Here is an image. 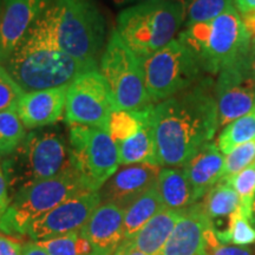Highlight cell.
<instances>
[{
	"instance_id": "cell-30",
	"label": "cell",
	"mask_w": 255,
	"mask_h": 255,
	"mask_svg": "<svg viewBox=\"0 0 255 255\" xmlns=\"http://www.w3.org/2000/svg\"><path fill=\"white\" fill-rule=\"evenodd\" d=\"M227 180L240 197V213L251 220V208L255 196V162Z\"/></svg>"
},
{
	"instance_id": "cell-27",
	"label": "cell",
	"mask_w": 255,
	"mask_h": 255,
	"mask_svg": "<svg viewBox=\"0 0 255 255\" xmlns=\"http://www.w3.org/2000/svg\"><path fill=\"white\" fill-rule=\"evenodd\" d=\"M26 128L19 119L17 111L0 113V157H7L26 137Z\"/></svg>"
},
{
	"instance_id": "cell-12",
	"label": "cell",
	"mask_w": 255,
	"mask_h": 255,
	"mask_svg": "<svg viewBox=\"0 0 255 255\" xmlns=\"http://www.w3.org/2000/svg\"><path fill=\"white\" fill-rule=\"evenodd\" d=\"M248 52L250 49L216 76L214 96L220 128L255 110V77L248 65Z\"/></svg>"
},
{
	"instance_id": "cell-44",
	"label": "cell",
	"mask_w": 255,
	"mask_h": 255,
	"mask_svg": "<svg viewBox=\"0 0 255 255\" xmlns=\"http://www.w3.org/2000/svg\"><path fill=\"white\" fill-rule=\"evenodd\" d=\"M0 8H1V0H0Z\"/></svg>"
},
{
	"instance_id": "cell-7",
	"label": "cell",
	"mask_w": 255,
	"mask_h": 255,
	"mask_svg": "<svg viewBox=\"0 0 255 255\" xmlns=\"http://www.w3.org/2000/svg\"><path fill=\"white\" fill-rule=\"evenodd\" d=\"M85 191L89 190L73 167L49 180L31 184L12 196L0 220V231L9 235L26 234L34 220Z\"/></svg>"
},
{
	"instance_id": "cell-26",
	"label": "cell",
	"mask_w": 255,
	"mask_h": 255,
	"mask_svg": "<svg viewBox=\"0 0 255 255\" xmlns=\"http://www.w3.org/2000/svg\"><path fill=\"white\" fill-rule=\"evenodd\" d=\"M152 107L154 104L149 105L145 109L137 111L115 110L111 114L109 127H108V131L114 141L119 144L138 132L143 124L150 119Z\"/></svg>"
},
{
	"instance_id": "cell-10",
	"label": "cell",
	"mask_w": 255,
	"mask_h": 255,
	"mask_svg": "<svg viewBox=\"0 0 255 255\" xmlns=\"http://www.w3.org/2000/svg\"><path fill=\"white\" fill-rule=\"evenodd\" d=\"M69 146L72 167L89 191L100 190L119 170V145L103 128L70 127Z\"/></svg>"
},
{
	"instance_id": "cell-39",
	"label": "cell",
	"mask_w": 255,
	"mask_h": 255,
	"mask_svg": "<svg viewBox=\"0 0 255 255\" xmlns=\"http://www.w3.org/2000/svg\"><path fill=\"white\" fill-rule=\"evenodd\" d=\"M115 255H146L143 253V252L138 251L137 248H135L131 245V242L129 240H124L121 246L119 247V250L116 251Z\"/></svg>"
},
{
	"instance_id": "cell-37",
	"label": "cell",
	"mask_w": 255,
	"mask_h": 255,
	"mask_svg": "<svg viewBox=\"0 0 255 255\" xmlns=\"http://www.w3.org/2000/svg\"><path fill=\"white\" fill-rule=\"evenodd\" d=\"M241 18L247 30L248 36H250L251 43H255V11L246 14H241Z\"/></svg>"
},
{
	"instance_id": "cell-41",
	"label": "cell",
	"mask_w": 255,
	"mask_h": 255,
	"mask_svg": "<svg viewBox=\"0 0 255 255\" xmlns=\"http://www.w3.org/2000/svg\"><path fill=\"white\" fill-rule=\"evenodd\" d=\"M248 65L252 75L255 77V43H251L250 52H248Z\"/></svg>"
},
{
	"instance_id": "cell-24",
	"label": "cell",
	"mask_w": 255,
	"mask_h": 255,
	"mask_svg": "<svg viewBox=\"0 0 255 255\" xmlns=\"http://www.w3.org/2000/svg\"><path fill=\"white\" fill-rule=\"evenodd\" d=\"M150 120L151 116L143 124L138 132L117 144L119 145L121 165L141 163L158 165Z\"/></svg>"
},
{
	"instance_id": "cell-17",
	"label": "cell",
	"mask_w": 255,
	"mask_h": 255,
	"mask_svg": "<svg viewBox=\"0 0 255 255\" xmlns=\"http://www.w3.org/2000/svg\"><path fill=\"white\" fill-rule=\"evenodd\" d=\"M68 87L25 92L15 109L24 127L34 130L59 122L65 110Z\"/></svg>"
},
{
	"instance_id": "cell-43",
	"label": "cell",
	"mask_w": 255,
	"mask_h": 255,
	"mask_svg": "<svg viewBox=\"0 0 255 255\" xmlns=\"http://www.w3.org/2000/svg\"><path fill=\"white\" fill-rule=\"evenodd\" d=\"M251 222H252V225L255 227V196H254L253 203H252V208H251Z\"/></svg>"
},
{
	"instance_id": "cell-20",
	"label": "cell",
	"mask_w": 255,
	"mask_h": 255,
	"mask_svg": "<svg viewBox=\"0 0 255 255\" xmlns=\"http://www.w3.org/2000/svg\"><path fill=\"white\" fill-rule=\"evenodd\" d=\"M225 155L220 151L216 142L206 143L191 157L182 169L193 189L195 202L203 199L207 193L222 178Z\"/></svg>"
},
{
	"instance_id": "cell-9",
	"label": "cell",
	"mask_w": 255,
	"mask_h": 255,
	"mask_svg": "<svg viewBox=\"0 0 255 255\" xmlns=\"http://www.w3.org/2000/svg\"><path fill=\"white\" fill-rule=\"evenodd\" d=\"M100 71L119 110H143L152 104L145 89L143 59L126 45L116 30L102 53Z\"/></svg>"
},
{
	"instance_id": "cell-4",
	"label": "cell",
	"mask_w": 255,
	"mask_h": 255,
	"mask_svg": "<svg viewBox=\"0 0 255 255\" xmlns=\"http://www.w3.org/2000/svg\"><path fill=\"white\" fill-rule=\"evenodd\" d=\"M184 0H154L120 12L116 31L137 57L144 59L164 47L186 23Z\"/></svg>"
},
{
	"instance_id": "cell-8",
	"label": "cell",
	"mask_w": 255,
	"mask_h": 255,
	"mask_svg": "<svg viewBox=\"0 0 255 255\" xmlns=\"http://www.w3.org/2000/svg\"><path fill=\"white\" fill-rule=\"evenodd\" d=\"M143 71L152 104L168 100L205 78L199 60L177 38L143 59Z\"/></svg>"
},
{
	"instance_id": "cell-19",
	"label": "cell",
	"mask_w": 255,
	"mask_h": 255,
	"mask_svg": "<svg viewBox=\"0 0 255 255\" xmlns=\"http://www.w3.org/2000/svg\"><path fill=\"white\" fill-rule=\"evenodd\" d=\"M201 203L216 238L222 244H229L233 221L240 209V197L237 191L227 180H220Z\"/></svg>"
},
{
	"instance_id": "cell-36",
	"label": "cell",
	"mask_w": 255,
	"mask_h": 255,
	"mask_svg": "<svg viewBox=\"0 0 255 255\" xmlns=\"http://www.w3.org/2000/svg\"><path fill=\"white\" fill-rule=\"evenodd\" d=\"M9 203H11V195H9L8 184L6 181L4 170H2L1 162H0V220L7 210Z\"/></svg>"
},
{
	"instance_id": "cell-5",
	"label": "cell",
	"mask_w": 255,
	"mask_h": 255,
	"mask_svg": "<svg viewBox=\"0 0 255 255\" xmlns=\"http://www.w3.org/2000/svg\"><path fill=\"white\" fill-rule=\"evenodd\" d=\"M177 39L194 53L203 72L210 76H218L251 46L241 14L235 7L206 23L184 27Z\"/></svg>"
},
{
	"instance_id": "cell-11",
	"label": "cell",
	"mask_w": 255,
	"mask_h": 255,
	"mask_svg": "<svg viewBox=\"0 0 255 255\" xmlns=\"http://www.w3.org/2000/svg\"><path fill=\"white\" fill-rule=\"evenodd\" d=\"M113 94L98 69L81 73L66 91L64 121L70 127L89 126L108 130L116 110Z\"/></svg>"
},
{
	"instance_id": "cell-23",
	"label": "cell",
	"mask_w": 255,
	"mask_h": 255,
	"mask_svg": "<svg viewBox=\"0 0 255 255\" xmlns=\"http://www.w3.org/2000/svg\"><path fill=\"white\" fill-rule=\"evenodd\" d=\"M164 209L157 186L151 187L124 209V240L135 237L141 229Z\"/></svg>"
},
{
	"instance_id": "cell-2",
	"label": "cell",
	"mask_w": 255,
	"mask_h": 255,
	"mask_svg": "<svg viewBox=\"0 0 255 255\" xmlns=\"http://www.w3.org/2000/svg\"><path fill=\"white\" fill-rule=\"evenodd\" d=\"M2 65L24 92L65 87L88 71L59 46L53 2Z\"/></svg>"
},
{
	"instance_id": "cell-34",
	"label": "cell",
	"mask_w": 255,
	"mask_h": 255,
	"mask_svg": "<svg viewBox=\"0 0 255 255\" xmlns=\"http://www.w3.org/2000/svg\"><path fill=\"white\" fill-rule=\"evenodd\" d=\"M202 255H254L251 250L246 247L235 246V245L222 244L216 238L212 227L208 228L206 233L205 247H203Z\"/></svg>"
},
{
	"instance_id": "cell-42",
	"label": "cell",
	"mask_w": 255,
	"mask_h": 255,
	"mask_svg": "<svg viewBox=\"0 0 255 255\" xmlns=\"http://www.w3.org/2000/svg\"><path fill=\"white\" fill-rule=\"evenodd\" d=\"M111 1L117 6H126V5L139 4V2H145V1H154V0H111Z\"/></svg>"
},
{
	"instance_id": "cell-6",
	"label": "cell",
	"mask_w": 255,
	"mask_h": 255,
	"mask_svg": "<svg viewBox=\"0 0 255 255\" xmlns=\"http://www.w3.org/2000/svg\"><path fill=\"white\" fill-rule=\"evenodd\" d=\"M59 46L87 70L98 69L105 21L95 0H55Z\"/></svg>"
},
{
	"instance_id": "cell-18",
	"label": "cell",
	"mask_w": 255,
	"mask_h": 255,
	"mask_svg": "<svg viewBox=\"0 0 255 255\" xmlns=\"http://www.w3.org/2000/svg\"><path fill=\"white\" fill-rule=\"evenodd\" d=\"M210 228L202 203L183 210L173 233L158 255H202L206 233Z\"/></svg>"
},
{
	"instance_id": "cell-29",
	"label": "cell",
	"mask_w": 255,
	"mask_h": 255,
	"mask_svg": "<svg viewBox=\"0 0 255 255\" xmlns=\"http://www.w3.org/2000/svg\"><path fill=\"white\" fill-rule=\"evenodd\" d=\"M50 255H90L91 247L82 232L37 241Z\"/></svg>"
},
{
	"instance_id": "cell-16",
	"label": "cell",
	"mask_w": 255,
	"mask_h": 255,
	"mask_svg": "<svg viewBox=\"0 0 255 255\" xmlns=\"http://www.w3.org/2000/svg\"><path fill=\"white\" fill-rule=\"evenodd\" d=\"M81 232L90 245V255H115L124 241V209L101 203Z\"/></svg>"
},
{
	"instance_id": "cell-14",
	"label": "cell",
	"mask_w": 255,
	"mask_h": 255,
	"mask_svg": "<svg viewBox=\"0 0 255 255\" xmlns=\"http://www.w3.org/2000/svg\"><path fill=\"white\" fill-rule=\"evenodd\" d=\"M55 0H1L0 63L4 64L40 15Z\"/></svg>"
},
{
	"instance_id": "cell-15",
	"label": "cell",
	"mask_w": 255,
	"mask_h": 255,
	"mask_svg": "<svg viewBox=\"0 0 255 255\" xmlns=\"http://www.w3.org/2000/svg\"><path fill=\"white\" fill-rule=\"evenodd\" d=\"M159 171V165L150 163L123 165L98 190L101 203H114L126 209L156 186Z\"/></svg>"
},
{
	"instance_id": "cell-28",
	"label": "cell",
	"mask_w": 255,
	"mask_h": 255,
	"mask_svg": "<svg viewBox=\"0 0 255 255\" xmlns=\"http://www.w3.org/2000/svg\"><path fill=\"white\" fill-rule=\"evenodd\" d=\"M232 7H235L234 0H191L187 6L184 27L212 20Z\"/></svg>"
},
{
	"instance_id": "cell-32",
	"label": "cell",
	"mask_w": 255,
	"mask_h": 255,
	"mask_svg": "<svg viewBox=\"0 0 255 255\" xmlns=\"http://www.w3.org/2000/svg\"><path fill=\"white\" fill-rule=\"evenodd\" d=\"M24 94L23 89L14 82L5 66L0 63V113L17 109L18 102Z\"/></svg>"
},
{
	"instance_id": "cell-13",
	"label": "cell",
	"mask_w": 255,
	"mask_h": 255,
	"mask_svg": "<svg viewBox=\"0 0 255 255\" xmlns=\"http://www.w3.org/2000/svg\"><path fill=\"white\" fill-rule=\"evenodd\" d=\"M101 205L98 191H85L64 201L34 220L26 234L36 241L59 238L82 231L92 213Z\"/></svg>"
},
{
	"instance_id": "cell-25",
	"label": "cell",
	"mask_w": 255,
	"mask_h": 255,
	"mask_svg": "<svg viewBox=\"0 0 255 255\" xmlns=\"http://www.w3.org/2000/svg\"><path fill=\"white\" fill-rule=\"evenodd\" d=\"M255 141V110L222 128L216 145L223 155H228L245 143Z\"/></svg>"
},
{
	"instance_id": "cell-21",
	"label": "cell",
	"mask_w": 255,
	"mask_h": 255,
	"mask_svg": "<svg viewBox=\"0 0 255 255\" xmlns=\"http://www.w3.org/2000/svg\"><path fill=\"white\" fill-rule=\"evenodd\" d=\"M183 210L164 208L145 223L144 227L129 241L146 255H158L182 216Z\"/></svg>"
},
{
	"instance_id": "cell-38",
	"label": "cell",
	"mask_w": 255,
	"mask_h": 255,
	"mask_svg": "<svg viewBox=\"0 0 255 255\" xmlns=\"http://www.w3.org/2000/svg\"><path fill=\"white\" fill-rule=\"evenodd\" d=\"M21 255H50L37 241L27 242L24 244L23 253Z\"/></svg>"
},
{
	"instance_id": "cell-35",
	"label": "cell",
	"mask_w": 255,
	"mask_h": 255,
	"mask_svg": "<svg viewBox=\"0 0 255 255\" xmlns=\"http://www.w3.org/2000/svg\"><path fill=\"white\" fill-rule=\"evenodd\" d=\"M24 244L11 237L0 235V255H21Z\"/></svg>"
},
{
	"instance_id": "cell-1",
	"label": "cell",
	"mask_w": 255,
	"mask_h": 255,
	"mask_svg": "<svg viewBox=\"0 0 255 255\" xmlns=\"http://www.w3.org/2000/svg\"><path fill=\"white\" fill-rule=\"evenodd\" d=\"M157 163L162 168H182L220 129L214 83L208 77L151 110Z\"/></svg>"
},
{
	"instance_id": "cell-22",
	"label": "cell",
	"mask_w": 255,
	"mask_h": 255,
	"mask_svg": "<svg viewBox=\"0 0 255 255\" xmlns=\"http://www.w3.org/2000/svg\"><path fill=\"white\" fill-rule=\"evenodd\" d=\"M156 186L164 208L183 210L196 203L182 168H161Z\"/></svg>"
},
{
	"instance_id": "cell-33",
	"label": "cell",
	"mask_w": 255,
	"mask_h": 255,
	"mask_svg": "<svg viewBox=\"0 0 255 255\" xmlns=\"http://www.w3.org/2000/svg\"><path fill=\"white\" fill-rule=\"evenodd\" d=\"M231 242L235 246L246 247L255 244V227L251 220L242 215L240 209L235 215L231 231Z\"/></svg>"
},
{
	"instance_id": "cell-3",
	"label": "cell",
	"mask_w": 255,
	"mask_h": 255,
	"mask_svg": "<svg viewBox=\"0 0 255 255\" xmlns=\"http://www.w3.org/2000/svg\"><path fill=\"white\" fill-rule=\"evenodd\" d=\"M1 167L12 199L19 190L71 168L69 143L56 128L31 130Z\"/></svg>"
},
{
	"instance_id": "cell-40",
	"label": "cell",
	"mask_w": 255,
	"mask_h": 255,
	"mask_svg": "<svg viewBox=\"0 0 255 255\" xmlns=\"http://www.w3.org/2000/svg\"><path fill=\"white\" fill-rule=\"evenodd\" d=\"M234 6L240 14L255 11V0H234Z\"/></svg>"
},
{
	"instance_id": "cell-31",
	"label": "cell",
	"mask_w": 255,
	"mask_h": 255,
	"mask_svg": "<svg viewBox=\"0 0 255 255\" xmlns=\"http://www.w3.org/2000/svg\"><path fill=\"white\" fill-rule=\"evenodd\" d=\"M255 162V141L245 143L225 155L222 178H229ZM221 178V180H222Z\"/></svg>"
}]
</instances>
